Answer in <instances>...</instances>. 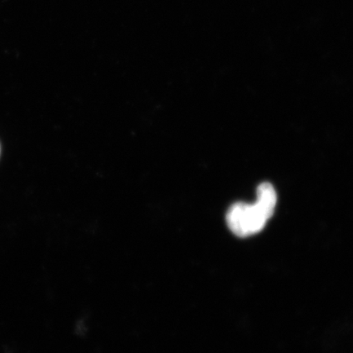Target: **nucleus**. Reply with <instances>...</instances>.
I'll return each instance as SVG.
<instances>
[{
	"label": "nucleus",
	"mask_w": 353,
	"mask_h": 353,
	"mask_svg": "<svg viewBox=\"0 0 353 353\" xmlns=\"http://www.w3.org/2000/svg\"><path fill=\"white\" fill-rule=\"evenodd\" d=\"M0 153H1V148H0Z\"/></svg>",
	"instance_id": "f03ea898"
},
{
	"label": "nucleus",
	"mask_w": 353,
	"mask_h": 353,
	"mask_svg": "<svg viewBox=\"0 0 353 353\" xmlns=\"http://www.w3.org/2000/svg\"><path fill=\"white\" fill-rule=\"evenodd\" d=\"M276 203L274 187L269 183L260 184L254 204L237 202L228 210L226 220L229 229L241 238L256 235L263 230L272 217Z\"/></svg>",
	"instance_id": "f257e3e1"
}]
</instances>
